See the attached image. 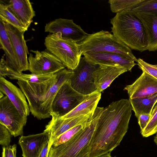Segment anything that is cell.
<instances>
[{
    "instance_id": "21",
    "label": "cell",
    "mask_w": 157,
    "mask_h": 157,
    "mask_svg": "<svg viewBox=\"0 0 157 157\" xmlns=\"http://www.w3.org/2000/svg\"><path fill=\"white\" fill-rule=\"evenodd\" d=\"M143 23L147 34L149 51L157 50V13L135 12Z\"/></svg>"
},
{
    "instance_id": "25",
    "label": "cell",
    "mask_w": 157,
    "mask_h": 157,
    "mask_svg": "<svg viewBox=\"0 0 157 157\" xmlns=\"http://www.w3.org/2000/svg\"><path fill=\"white\" fill-rule=\"evenodd\" d=\"M0 20L16 28L22 33H24L28 29L9 6L1 2L0 4Z\"/></svg>"
},
{
    "instance_id": "4",
    "label": "cell",
    "mask_w": 157,
    "mask_h": 157,
    "mask_svg": "<svg viewBox=\"0 0 157 157\" xmlns=\"http://www.w3.org/2000/svg\"><path fill=\"white\" fill-rule=\"evenodd\" d=\"M82 55L89 52H108L122 55L137 62V59L131 49L113 34L102 30L87 34L82 41L77 43Z\"/></svg>"
},
{
    "instance_id": "12",
    "label": "cell",
    "mask_w": 157,
    "mask_h": 157,
    "mask_svg": "<svg viewBox=\"0 0 157 157\" xmlns=\"http://www.w3.org/2000/svg\"><path fill=\"white\" fill-rule=\"evenodd\" d=\"M86 59L94 64L122 68L131 71L134 61L120 54L108 52H89L83 54Z\"/></svg>"
},
{
    "instance_id": "17",
    "label": "cell",
    "mask_w": 157,
    "mask_h": 157,
    "mask_svg": "<svg viewBox=\"0 0 157 157\" xmlns=\"http://www.w3.org/2000/svg\"><path fill=\"white\" fill-rule=\"evenodd\" d=\"M0 91L6 96L23 117H27L30 112L26 97L21 90L0 76Z\"/></svg>"
},
{
    "instance_id": "27",
    "label": "cell",
    "mask_w": 157,
    "mask_h": 157,
    "mask_svg": "<svg viewBox=\"0 0 157 157\" xmlns=\"http://www.w3.org/2000/svg\"><path fill=\"white\" fill-rule=\"evenodd\" d=\"M88 120L67 131L54 140L52 146H57L64 143L71 139L86 127Z\"/></svg>"
},
{
    "instance_id": "2",
    "label": "cell",
    "mask_w": 157,
    "mask_h": 157,
    "mask_svg": "<svg viewBox=\"0 0 157 157\" xmlns=\"http://www.w3.org/2000/svg\"><path fill=\"white\" fill-rule=\"evenodd\" d=\"M110 23L113 34L130 49L141 52L148 50L145 29L135 12L126 10L117 13Z\"/></svg>"
},
{
    "instance_id": "9",
    "label": "cell",
    "mask_w": 157,
    "mask_h": 157,
    "mask_svg": "<svg viewBox=\"0 0 157 157\" xmlns=\"http://www.w3.org/2000/svg\"><path fill=\"white\" fill-rule=\"evenodd\" d=\"M98 66L89 62L84 57H81L70 79L72 87L78 93L85 95L96 91V88L93 74Z\"/></svg>"
},
{
    "instance_id": "26",
    "label": "cell",
    "mask_w": 157,
    "mask_h": 157,
    "mask_svg": "<svg viewBox=\"0 0 157 157\" xmlns=\"http://www.w3.org/2000/svg\"><path fill=\"white\" fill-rule=\"evenodd\" d=\"M143 0H109L108 2L111 11L114 13L126 10H131Z\"/></svg>"
},
{
    "instance_id": "16",
    "label": "cell",
    "mask_w": 157,
    "mask_h": 157,
    "mask_svg": "<svg viewBox=\"0 0 157 157\" xmlns=\"http://www.w3.org/2000/svg\"><path fill=\"white\" fill-rule=\"evenodd\" d=\"M74 73V71L67 68L57 73L56 81L50 89L43 101L39 108L37 119L41 120L51 116V107L56 93L63 84L71 79Z\"/></svg>"
},
{
    "instance_id": "37",
    "label": "cell",
    "mask_w": 157,
    "mask_h": 157,
    "mask_svg": "<svg viewBox=\"0 0 157 157\" xmlns=\"http://www.w3.org/2000/svg\"><path fill=\"white\" fill-rule=\"evenodd\" d=\"M111 152H109L98 157H112L110 155Z\"/></svg>"
},
{
    "instance_id": "20",
    "label": "cell",
    "mask_w": 157,
    "mask_h": 157,
    "mask_svg": "<svg viewBox=\"0 0 157 157\" xmlns=\"http://www.w3.org/2000/svg\"><path fill=\"white\" fill-rule=\"evenodd\" d=\"M0 44L4 51L7 65L14 72L21 74L9 36L6 29L4 23L0 20Z\"/></svg>"
},
{
    "instance_id": "1",
    "label": "cell",
    "mask_w": 157,
    "mask_h": 157,
    "mask_svg": "<svg viewBox=\"0 0 157 157\" xmlns=\"http://www.w3.org/2000/svg\"><path fill=\"white\" fill-rule=\"evenodd\" d=\"M132 110L129 100L124 99L104 108L92 139L90 157L111 152L120 145L128 131Z\"/></svg>"
},
{
    "instance_id": "3",
    "label": "cell",
    "mask_w": 157,
    "mask_h": 157,
    "mask_svg": "<svg viewBox=\"0 0 157 157\" xmlns=\"http://www.w3.org/2000/svg\"><path fill=\"white\" fill-rule=\"evenodd\" d=\"M104 109L97 106L85 128L69 140L58 146H52L48 157H90L92 139Z\"/></svg>"
},
{
    "instance_id": "35",
    "label": "cell",
    "mask_w": 157,
    "mask_h": 157,
    "mask_svg": "<svg viewBox=\"0 0 157 157\" xmlns=\"http://www.w3.org/2000/svg\"><path fill=\"white\" fill-rule=\"evenodd\" d=\"M151 115L144 114L140 115L137 118L138 123L140 127V132L147 126L150 120Z\"/></svg>"
},
{
    "instance_id": "6",
    "label": "cell",
    "mask_w": 157,
    "mask_h": 157,
    "mask_svg": "<svg viewBox=\"0 0 157 157\" xmlns=\"http://www.w3.org/2000/svg\"><path fill=\"white\" fill-rule=\"evenodd\" d=\"M86 96L72 87L70 79L66 81L60 88L53 100L51 107V116L61 117L65 115L82 102Z\"/></svg>"
},
{
    "instance_id": "23",
    "label": "cell",
    "mask_w": 157,
    "mask_h": 157,
    "mask_svg": "<svg viewBox=\"0 0 157 157\" xmlns=\"http://www.w3.org/2000/svg\"><path fill=\"white\" fill-rule=\"evenodd\" d=\"M101 96L100 92L95 91L87 95L85 99L73 110L60 117L67 119L94 113Z\"/></svg>"
},
{
    "instance_id": "30",
    "label": "cell",
    "mask_w": 157,
    "mask_h": 157,
    "mask_svg": "<svg viewBox=\"0 0 157 157\" xmlns=\"http://www.w3.org/2000/svg\"><path fill=\"white\" fill-rule=\"evenodd\" d=\"M131 10L135 12L157 13V0H143Z\"/></svg>"
},
{
    "instance_id": "22",
    "label": "cell",
    "mask_w": 157,
    "mask_h": 157,
    "mask_svg": "<svg viewBox=\"0 0 157 157\" xmlns=\"http://www.w3.org/2000/svg\"><path fill=\"white\" fill-rule=\"evenodd\" d=\"M28 28L33 22L35 13L29 0H10L7 4Z\"/></svg>"
},
{
    "instance_id": "5",
    "label": "cell",
    "mask_w": 157,
    "mask_h": 157,
    "mask_svg": "<svg viewBox=\"0 0 157 157\" xmlns=\"http://www.w3.org/2000/svg\"><path fill=\"white\" fill-rule=\"evenodd\" d=\"M46 49L56 57L67 68L74 71L78 65L82 55L77 43L63 37L61 33H51L45 38Z\"/></svg>"
},
{
    "instance_id": "8",
    "label": "cell",
    "mask_w": 157,
    "mask_h": 157,
    "mask_svg": "<svg viewBox=\"0 0 157 157\" xmlns=\"http://www.w3.org/2000/svg\"><path fill=\"white\" fill-rule=\"evenodd\" d=\"M28 57L29 70L32 74L39 75H53L65 68L55 56L46 49L40 51L31 50Z\"/></svg>"
},
{
    "instance_id": "36",
    "label": "cell",
    "mask_w": 157,
    "mask_h": 157,
    "mask_svg": "<svg viewBox=\"0 0 157 157\" xmlns=\"http://www.w3.org/2000/svg\"><path fill=\"white\" fill-rule=\"evenodd\" d=\"M49 144L48 141L44 147L39 157H48Z\"/></svg>"
},
{
    "instance_id": "24",
    "label": "cell",
    "mask_w": 157,
    "mask_h": 157,
    "mask_svg": "<svg viewBox=\"0 0 157 157\" xmlns=\"http://www.w3.org/2000/svg\"><path fill=\"white\" fill-rule=\"evenodd\" d=\"M135 115L138 118L141 114L151 115L157 102V93L152 96L142 98L129 99Z\"/></svg>"
},
{
    "instance_id": "13",
    "label": "cell",
    "mask_w": 157,
    "mask_h": 157,
    "mask_svg": "<svg viewBox=\"0 0 157 157\" xmlns=\"http://www.w3.org/2000/svg\"><path fill=\"white\" fill-rule=\"evenodd\" d=\"M93 113L67 119L52 117V119L46 126L44 131L47 132L48 135V151L53 142L57 137L71 128L83 123Z\"/></svg>"
},
{
    "instance_id": "33",
    "label": "cell",
    "mask_w": 157,
    "mask_h": 157,
    "mask_svg": "<svg viewBox=\"0 0 157 157\" xmlns=\"http://www.w3.org/2000/svg\"><path fill=\"white\" fill-rule=\"evenodd\" d=\"M15 72L7 65L6 60H5L3 56L1 59L0 63V76L10 77Z\"/></svg>"
},
{
    "instance_id": "11",
    "label": "cell",
    "mask_w": 157,
    "mask_h": 157,
    "mask_svg": "<svg viewBox=\"0 0 157 157\" xmlns=\"http://www.w3.org/2000/svg\"><path fill=\"white\" fill-rule=\"evenodd\" d=\"M45 32L51 33H59L63 37L77 43L84 40L88 34L73 20L59 18L46 24Z\"/></svg>"
},
{
    "instance_id": "38",
    "label": "cell",
    "mask_w": 157,
    "mask_h": 157,
    "mask_svg": "<svg viewBox=\"0 0 157 157\" xmlns=\"http://www.w3.org/2000/svg\"><path fill=\"white\" fill-rule=\"evenodd\" d=\"M2 92L0 91V99H1L4 96Z\"/></svg>"
},
{
    "instance_id": "40",
    "label": "cell",
    "mask_w": 157,
    "mask_h": 157,
    "mask_svg": "<svg viewBox=\"0 0 157 157\" xmlns=\"http://www.w3.org/2000/svg\"><path fill=\"white\" fill-rule=\"evenodd\" d=\"M156 133H156V136H157V132Z\"/></svg>"
},
{
    "instance_id": "14",
    "label": "cell",
    "mask_w": 157,
    "mask_h": 157,
    "mask_svg": "<svg viewBox=\"0 0 157 157\" xmlns=\"http://www.w3.org/2000/svg\"><path fill=\"white\" fill-rule=\"evenodd\" d=\"M9 36L21 72L29 70L27 55L29 54L24 34L16 28L3 22Z\"/></svg>"
},
{
    "instance_id": "39",
    "label": "cell",
    "mask_w": 157,
    "mask_h": 157,
    "mask_svg": "<svg viewBox=\"0 0 157 157\" xmlns=\"http://www.w3.org/2000/svg\"><path fill=\"white\" fill-rule=\"evenodd\" d=\"M154 141L155 143L157 145V136H155V137Z\"/></svg>"
},
{
    "instance_id": "10",
    "label": "cell",
    "mask_w": 157,
    "mask_h": 157,
    "mask_svg": "<svg viewBox=\"0 0 157 157\" xmlns=\"http://www.w3.org/2000/svg\"><path fill=\"white\" fill-rule=\"evenodd\" d=\"M27 117L23 116L6 95L0 99V123L4 125L12 135L22 136Z\"/></svg>"
},
{
    "instance_id": "34",
    "label": "cell",
    "mask_w": 157,
    "mask_h": 157,
    "mask_svg": "<svg viewBox=\"0 0 157 157\" xmlns=\"http://www.w3.org/2000/svg\"><path fill=\"white\" fill-rule=\"evenodd\" d=\"M17 146L15 144L3 147L2 157H16Z\"/></svg>"
},
{
    "instance_id": "31",
    "label": "cell",
    "mask_w": 157,
    "mask_h": 157,
    "mask_svg": "<svg viewBox=\"0 0 157 157\" xmlns=\"http://www.w3.org/2000/svg\"><path fill=\"white\" fill-rule=\"evenodd\" d=\"M137 62L139 67L143 72L147 73L157 79V64H149L140 58L138 59Z\"/></svg>"
},
{
    "instance_id": "32",
    "label": "cell",
    "mask_w": 157,
    "mask_h": 157,
    "mask_svg": "<svg viewBox=\"0 0 157 157\" xmlns=\"http://www.w3.org/2000/svg\"><path fill=\"white\" fill-rule=\"evenodd\" d=\"M11 134L8 129L0 123V144L3 147L10 145Z\"/></svg>"
},
{
    "instance_id": "29",
    "label": "cell",
    "mask_w": 157,
    "mask_h": 157,
    "mask_svg": "<svg viewBox=\"0 0 157 157\" xmlns=\"http://www.w3.org/2000/svg\"><path fill=\"white\" fill-rule=\"evenodd\" d=\"M157 132V104L153 109L147 126L141 133L144 137H147Z\"/></svg>"
},
{
    "instance_id": "7",
    "label": "cell",
    "mask_w": 157,
    "mask_h": 157,
    "mask_svg": "<svg viewBox=\"0 0 157 157\" xmlns=\"http://www.w3.org/2000/svg\"><path fill=\"white\" fill-rule=\"evenodd\" d=\"M57 77L56 73L48 80L36 83L17 80V84L26 98L30 112L34 117L37 118L40 107Z\"/></svg>"
},
{
    "instance_id": "19",
    "label": "cell",
    "mask_w": 157,
    "mask_h": 157,
    "mask_svg": "<svg viewBox=\"0 0 157 157\" xmlns=\"http://www.w3.org/2000/svg\"><path fill=\"white\" fill-rule=\"evenodd\" d=\"M127 71L126 69L122 68L99 65L93 74L96 91L101 93L108 87L116 78Z\"/></svg>"
},
{
    "instance_id": "15",
    "label": "cell",
    "mask_w": 157,
    "mask_h": 157,
    "mask_svg": "<svg viewBox=\"0 0 157 157\" xmlns=\"http://www.w3.org/2000/svg\"><path fill=\"white\" fill-rule=\"evenodd\" d=\"M129 99L148 97L157 93V79L143 72L141 75L132 84L124 88Z\"/></svg>"
},
{
    "instance_id": "28",
    "label": "cell",
    "mask_w": 157,
    "mask_h": 157,
    "mask_svg": "<svg viewBox=\"0 0 157 157\" xmlns=\"http://www.w3.org/2000/svg\"><path fill=\"white\" fill-rule=\"evenodd\" d=\"M52 75H39L33 74H18L14 73L12 76L9 77L12 79L21 80L25 82L36 83L45 81L52 77Z\"/></svg>"
},
{
    "instance_id": "18",
    "label": "cell",
    "mask_w": 157,
    "mask_h": 157,
    "mask_svg": "<svg viewBox=\"0 0 157 157\" xmlns=\"http://www.w3.org/2000/svg\"><path fill=\"white\" fill-rule=\"evenodd\" d=\"M49 141L48 133L44 132L27 136H21L18 144L23 157H39L45 144Z\"/></svg>"
}]
</instances>
